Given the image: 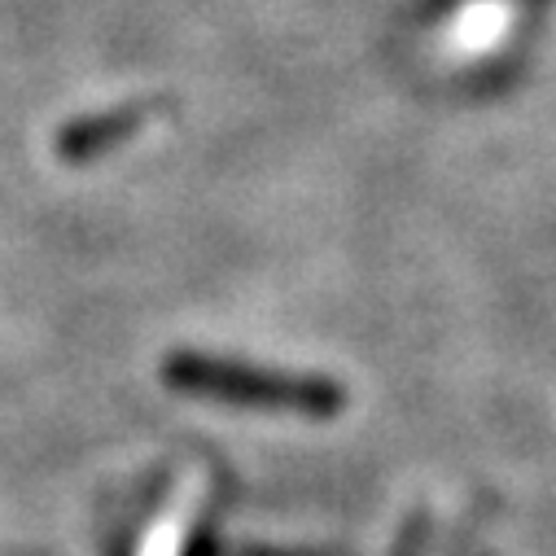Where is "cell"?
<instances>
[{"mask_svg":"<svg viewBox=\"0 0 556 556\" xmlns=\"http://www.w3.org/2000/svg\"><path fill=\"white\" fill-rule=\"evenodd\" d=\"M150 105H127V110H110V114H92V118H79L62 131V141H58V154L62 159H97L105 154L110 146L127 141V136L150 123Z\"/></svg>","mask_w":556,"mask_h":556,"instance_id":"2","label":"cell"},{"mask_svg":"<svg viewBox=\"0 0 556 556\" xmlns=\"http://www.w3.org/2000/svg\"><path fill=\"white\" fill-rule=\"evenodd\" d=\"M172 386L189 394H211L228 403H254V407H299V412H333L342 403V390L325 377H290L245 368L232 359H206V355H176L167 364Z\"/></svg>","mask_w":556,"mask_h":556,"instance_id":"1","label":"cell"}]
</instances>
